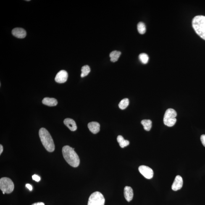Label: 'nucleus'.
<instances>
[{
	"instance_id": "1",
	"label": "nucleus",
	"mask_w": 205,
	"mask_h": 205,
	"mask_svg": "<svg viewBox=\"0 0 205 205\" xmlns=\"http://www.w3.org/2000/svg\"><path fill=\"white\" fill-rule=\"evenodd\" d=\"M63 156L65 161L72 167H78L80 164V160L78 155L74 151V148L69 146L63 147L62 149Z\"/></svg>"
},
{
	"instance_id": "18",
	"label": "nucleus",
	"mask_w": 205,
	"mask_h": 205,
	"mask_svg": "<svg viewBox=\"0 0 205 205\" xmlns=\"http://www.w3.org/2000/svg\"><path fill=\"white\" fill-rule=\"evenodd\" d=\"M90 71V69L89 66L88 65L83 66L81 69V77H83L87 76L89 73Z\"/></svg>"
},
{
	"instance_id": "5",
	"label": "nucleus",
	"mask_w": 205,
	"mask_h": 205,
	"mask_svg": "<svg viewBox=\"0 0 205 205\" xmlns=\"http://www.w3.org/2000/svg\"><path fill=\"white\" fill-rule=\"evenodd\" d=\"M0 189L2 191L7 194L14 191V185L11 179L8 177H2L0 179Z\"/></svg>"
},
{
	"instance_id": "11",
	"label": "nucleus",
	"mask_w": 205,
	"mask_h": 205,
	"mask_svg": "<svg viewBox=\"0 0 205 205\" xmlns=\"http://www.w3.org/2000/svg\"><path fill=\"white\" fill-rule=\"evenodd\" d=\"M64 123L65 125L72 131H75L77 130V124L73 119L66 118L64 120Z\"/></svg>"
},
{
	"instance_id": "21",
	"label": "nucleus",
	"mask_w": 205,
	"mask_h": 205,
	"mask_svg": "<svg viewBox=\"0 0 205 205\" xmlns=\"http://www.w3.org/2000/svg\"><path fill=\"white\" fill-rule=\"evenodd\" d=\"M139 58L140 61L143 64H147L148 59H149V57L148 55L144 53L140 54Z\"/></svg>"
},
{
	"instance_id": "17",
	"label": "nucleus",
	"mask_w": 205,
	"mask_h": 205,
	"mask_svg": "<svg viewBox=\"0 0 205 205\" xmlns=\"http://www.w3.org/2000/svg\"><path fill=\"white\" fill-rule=\"evenodd\" d=\"M141 123L142 125L143 126L144 128V130L147 131H149L152 128V122L150 120H142Z\"/></svg>"
},
{
	"instance_id": "7",
	"label": "nucleus",
	"mask_w": 205,
	"mask_h": 205,
	"mask_svg": "<svg viewBox=\"0 0 205 205\" xmlns=\"http://www.w3.org/2000/svg\"><path fill=\"white\" fill-rule=\"evenodd\" d=\"M138 169L140 173L145 178L148 179L152 178L154 175V171L151 168L147 166L142 165L139 167Z\"/></svg>"
},
{
	"instance_id": "22",
	"label": "nucleus",
	"mask_w": 205,
	"mask_h": 205,
	"mask_svg": "<svg viewBox=\"0 0 205 205\" xmlns=\"http://www.w3.org/2000/svg\"><path fill=\"white\" fill-rule=\"evenodd\" d=\"M32 178L33 179V180L37 182H39L41 179L40 177L38 175H36V174H34L32 176Z\"/></svg>"
},
{
	"instance_id": "15",
	"label": "nucleus",
	"mask_w": 205,
	"mask_h": 205,
	"mask_svg": "<svg viewBox=\"0 0 205 205\" xmlns=\"http://www.w3.org/2000/svg\"><path fill=\"white\" fill-rule=\"evenodd\" d=\"M121 54V53L119 51H114L111 52L110 54L109 57H110L111 62H115L117 61L120 57Z\"/></svg>"
},
{
	"instance_id": "3",
	"label": "nucleus",
	"mask_w": 205,
	"mask_h": 205,
	"mask_svg": "<svg viewBox=\"0 0 205 205\" xmlns=\"http://www.w3.org/2000/svg\"><path fill=\"white\" fill-rule=\"evenodd\" d=\"M194 30L197 34L205 40V16H197L192 21Z\"/></svg>"
},
{
	"instance_id": "8",
	"label": "nucleus",
	"mask_w": 205,
	"mask_h": 205,
	"mask_svg": "<svg viewBox=\"0 0 205 205\" xmlns=\"http://www.w3.org/2000/svg\"><path fill=\"white\" fill-rule=\"evenodd\" d=\"M68 77V74L66 71L64 70L59 71L56 75L55 80L57 83H63L67 81Z\"/></svg>"
},
{
	"instance_id": "12",
	"label": "nucleus",
	"mask_w": 205,
	"mask_h": 205,
	"mask_svg": "<svg viewBox=\"0 0 205 205\" xmlns=\"http://www.w3.org/2000/svg\"><path fill=\"white\" fill-rule=\"evenodd\" d=\"M124 195L126 200L128 202L131 201L133 197V191L130 187L126 186L124 188Z\"/></svg>"
},
{
	"instance_id": "23",
	"label": "nucleus",
	"mask_w": 205,
	"mask_h": 205,
	"mask_svg": "<svg viewBox=\"0 0 205 205\" xmlns=\"http://www.w3.org/2000/svg\"><path fill=\"white\" fill-rule=\"evenodd\" d=\"M201 140L202 143L205 147V135H203L201 136Z\"/></svg>"
},
{
	"instance_id": "25",
	"label": "nucleus",
	"mask_w": 205,
	"mask_h": 205,
	"mask_svg": "<svg viewBox=\"0 0 205 205\" xmlns=\"http://www.w3.org/2000/svg\"><path fill=\"white\" fill-rule=\"evenodd\" d=\"M31 205H45L44 203L42 202H38L37 203H34Z\"/></svg>"
},
{
	"instance_id": "2",
	"label": "nucleus",
	"mask_w": 205,
	"mask_h": 205,
	"mask_svg": "<svg viewBox=\"0 0 205 205\" xmlns=\"http://www.w3.org/2000/svg\"><path fill=\"white\" fill-rule=\"evenodd\" d=\"M39 135L43 146L49 152H53L55 150V145L52 138L48 131L41 128L39 131Z\"/></svg>"
},
{
	"instance_id": "6",
	"label": "nucleus",
	"mask_w": 205,
	"mask_h": 205,
	"mask_svg": "<svg viewBox=\"0 0 205 205\" xmlns=\"http://www.w3.org/2000/svg\"><path fill=\"white\" fill-rule=\"evenodd\" d=\"M105 199L101 192H95L92 193L88 200V205H104Z\"/></svg>"
},
{
	"instance_id": "19",
	"label": "nucleus",
	"mask_w": 205,
	"mask_h": 205,
	"mask_svg": "<svg viewBox=\"0 0 205 205\" xmlns=\"http://www.w3.org/2000/svg\"><path fill=\"white\" fill-rule=\"evenodd\" d=\"M129 104V101L128 98H124L120 101L119 104V108L120 109H124L127 107Z\"/></svg>"
},
{
	"instance_id": "16",
	"label": "nucleus",
	"mask_w": 205,
	"mask_h": 205,
	"mask_svg": "<svg viewBox=\"0 0 205 205\" xmlns=\"http://www.w3.org/2000/svg\"><path fill=\"white\" fill-rule=\"evenodd\" d=\"M117 141L119 143V146L121 148H124L128 146L130 144V142L128 140L124 139L121 135H119L117 136Z\"/></svg>"
},
{
	"instance_id": "24",
	"label": "nucleus",
	"mask_w": 205,
	"mask_h": 205,
	"mask_svg": "<svg viewBox=\"0 0 205 205\" xmlns=\"http://www.w3.org/2000/svg\"><path fill=\"white\" fill-rule=\"evenodd\" d=\"M26 188L27 189H28L30 191H32V189H33V188H32V185L30 184H26Z\"/></svg>"
},
{
	"instance_id": "4",
	"label": "nucleus",
	"mask_w": 205,
	"mask_h": 205,
	"mask_svg": "<svg viewBox=\"0 0 205 205\" xmlns=\"http://www.w3.org/2000/svg\"><path fill=\"white\" fill-rule=\"evenodd\" d=\"M177 112L175 110L169 108L166 111L164 116V125L168 127H171L175 125L176 122Z\"/></svg>"
},
{
	"instance_id": "13",
	"label": "nucleus",
	"mask_w": 205,
	"mask_h": 205,
	"mask_svg": "<svg viewBox=\"0 0 205 205\" xmlns=\"http://www.w3.org/2000/svg\"><path fill=\"white\" fill-rule=\"evenodd\" d=\"M88 127L89 130L93 134H97L100 132V125L98 122H92L88 124Z\"/></svg>"
},
{
	"instance_id": "26",
	"label": "nucleus",
	"mask_w": 205,
	"mask_h": 205,
	"mask_svg": "<svg viewBox=\"0 0 205 205\" xmlns=\"http://www.w3.org/2000/svg\"><path fill=\"white\" fill-rule=\"evenodd\" d=\"M3 151V147L2 145H0V154H1Z\"/></svg>"
},
{
	"instance_id": "14",
	"label": "nucleus",
	"mask_w": 205,
	"mask_h": 205,
	"mask_svg": "<svg viewBox=\"0 0 205 205\" xmlns=\"http://www.w3.org/2000/svg\"><path fill=\"white\" fill-rule=\"evenodd\" d=\"M43 104L49 106H54L57 105V101L54 98L45 97L42 101Z\"/></svg>"
},
{
	"instance_id": "9",
	"label": "nucleus",
	"mask_w": 205,
	"mask_h": 205,
	"mask_svg": "<svg viewBox=\"0 0 205 205\" xmlns=\"http://www.w3.org/2000/svg\"><path fill=\"white\" fill-rule=\"evenodd\" d=\"M183 184V180L182 177L180 175H177L172 185V189L174 191H177L182 188Z\"/></svg>"
},
{
	"instance_id": "20",
	"label": "nucleus",
	"mask_w": 205,
	"mask_h": 205,
	"mask_svg": "<svg viewBox=\"0 0 205 205\" xmlns=\"http://www.w3.org/2000/svg\"><path fill=\"white\" fill-rule=\"evenodd\" d=\"M139 33L141 34H144L146 32V27L145 24L143 22H140L137 26Z\"/></svg>"
},
{
	"instance_id": "10",
	"label": "nucleus",
	"mask_w": 205,
	"mask_h": 205,
	"mask_svg": "<svg viewBox=\"0 0 205 205\" xmlns=\"http://www.w3.org/2000/svg\"><path fill=\"white\" fill-rule=\"evenodd\" d=\"M12 34L14 36L19 38H25L26 36V32L22 28H15L13 29Z\"/></svg>"
}]
</instances>
